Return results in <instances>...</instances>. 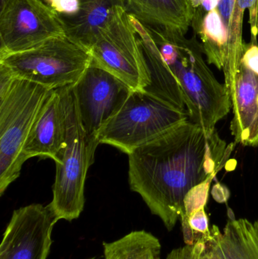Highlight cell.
Here are the masks:
<instances>
[{
    "label": "cell",
    "mask_w": 258,
    "mask_h": 259,
    "mask_svg": "<svg viewBox=\"0 0 258 259\" xmlns=\"http://www.w3.org/2000/svg\"><path fill=\"white\" fill-rule=\"evenodd\" d=\"M236 144L188 120L129 154L130 189L171 231L188 192L217 175Z\"/></svg>",
    "instance_id": "cell-1"
},
{
    "label": "cell",
    "mask_w": 258,
    "mask_h": 259,
    "mask_svg": "<svg viewBox=\"0 0 258 259\" xmlns=\"http://www.w3.org/2000/svg\"><path fill=\"white\" fill-rule=\"evenodd\" d=\"M146 28L181 88L189 121L205 131L216 129L230 113L231 100L225 83L206 63L196 36L189 39L176 30Z\"/></svg>",
    "instance_id": "cell-2"
},
{
    "label": "cell",
    "mask_w": 258,
    "mask_h": 259,
    "mask_svg": "<svg viewBox=\"0 0 258 259\" xmlns=\"http://www.w3.org/2000/svg\"><path fill=\"white\" fill-rule=\"evenodd\" d=\"M62 91L66 109V145L56 162L53 200L48 206L58 220L71 222L83 211L86 175L100 143L98 137L88 135L82 126L73 85Z\"/></svg>",
    "instance_id": "cell-3"
},
{
    "label": "cell",
    "mask_w": 258,
    "mask_h": 259,
    "mask_svg": "<svg viewBox=\"0 0 258 259\" xmlns=\"http://www.w3.org/2000/svg\"><path fill=\"white\" fill-rule=\"evenodd\" d=\"M51 90L15 78L0 96V195L19 178L27 161L24 148L36 116Z\"/></svg>",
    "instance_id": "cell-4"
},
{
    "label": "cell",
    "mask_w": 258,
    "mask_h": 259,
    "mask_svg": "<svg viewBox=\"0 0 258 259\" xmlns=\"http://www.w3.org/2000/svg\"><path fill=\"white\" fill-rule=\"evenodd\" d=\"M188 120L187 112L171 107L143 91H132L100 131L98 141L129 155Z\"/></svg>",
    "instance_id": "cell-5"
},
{
    "label": "cell",
    "mask_w": 258,
    "mask_h": 259,
    "mask_svg": "<svg viewBox=\"0 0 258 259\" xmlns=\"http://www.w3.org/2000/svg\"><path fill=\"white\" fill-rule=\"evenodd\" d=\"M91 61L90 53L66 36L51 38L27 51L0 57V63L17 78L49 90L77 83Z\"/></svg>",
    "instance_id": "cell-6"
},
{
    "label": "cell",
    "mask_w": 258,
    "mask_h": 259,
    "mask_svg": "<svg viewBox=\"0 0 258 259\" xmlns=\"http://www.w3.org/2000/svg\"><path fill=\"white\" fill-rule=\"evenodd\" d=\"M92 62L106 70L133 91H143L149 75L131 16L118 7L100 30L89 50Z\"/></svg>",
    "instance_id": "cell-7"
},
{
    "label": "cell",
    "mask_w": 258,
    "mask_h": 259,
    "mask_svg": "<svg viewBox=\"0 0 258 259\" xmlns=\"http://www.w3.org/2000/svg\"><path fill=\"white\" fill-rule=\"evenodd\" d=\"M65 36L59 15L42 0H6L0 12V57Z\"/></svg>",
    "instance_id": "cell-8"
},
{
    "label": "cell",
    "mask_w": 258,
    "mask_h": 259,
    "mask_svg": "<svg viewBox=\"0 0 258 259\" xmlns=\"http://www.w3.org/2000/svg\"><path fill=\"white\" fill-rule=\"evenodd\" d=\"M73 90L82 126L90 137H98L133 91L92 61Z\"/></svg>",
    "instance_id": "cell-9"
},
{
    "label": "cell",
    "mask_w": 258,
    "mask_h": 259,
    "mask_svg": "<svg viewBox=\"0 0 258 259\" xmlns=\"http://www.w3.org/2000/svg\"><path fill=\"white\" fill-rule=\"evenodd\" d=\"M58 222L48 205L31 204L15 210L3 234L0 259H46Z\"/></svg>",
    "instance_id": "cell-10"
},
{
    "label": "cell",
    "mask_w": 258,
    "mask_h": 259,
    "mask_svg": "<svg viewBox=\"0 0 258 259\" xmlns=\"http://www.w3.org/2000/svg\"><path fill=\"white\" fill-rule=\"evenodd\" d=\"M230 131L235 142L258 146V44H244L231 97Z\"/></svg>",
    "instance_id": "cell-11"
},
{
    "label": "cell",
    "mask_w": 258,
    "mask_h": 259,
    "mask_svg": "<svg viewBox=\"0 0 258 259\" xmlns=\"http://www.w3.org/2000/svg\"><path fill=\"white\" fill-rule=\"evenodd\" d=\"M67 117L62 88L51 90L42 104L24 148L26 159L47 157L58 162L66 145Z\"/></svg>",
    "instance_id": "cell-12"
},
{
    "label": "cell",
    "mask_w": 258,
    "mask_h": 259,
    "mask_svg": "<svg viewBox=\"0 0 258 259\" xmlns=\"http://www.w3.org/2000/svg\"><path fill=\"white\" fill-rule=\"evenodd\" d=\"M139 36L150 82L143 92L165 104L187 112L183 91L148 29L131 16Z\"/></svg>",
    "instance_id": "cell-13"
},
{
    "label": "cell",
    "mask_w": 258,
    "mask_h": 259,
    "mask_svg": "<svg viewBox=\"0 0 258 259\" xmlns=\"http://www.w3.org/2000/svg\"><path fill=\"white\" fill-rule=\"evenodd\" d=\"M118 7L126 8V0H79L73 15H58L65 36L89 52Z\"/></svg>",
    "instance_id": "cell-14"
},
{
    "label": "cell",
    "mask_w": 258,
    "mask_h": 259,
    "mask_svg": "<svg viewBox=\"0 0 258 259\" xmlns=\"http://www.w3.org/2000/svg\"><path fill=\"white\" fill-rule=\"evenodd\" d=\"M126 10L145 27L185 35L195 15L191 0H126Z\"/></svg>",
    "instance_id": "cell-15"
},
{
    "label": "cell",
    "mask_w": 258,
    "mask_h": 259,
    "mask_svg": "<svg viewBox=\"0 0 258 259\" xmlns=\"http://www.w3.org/2000/svg\"><path fill=\"white\" fill-rule=\"evenodd\" d=\"M194 36H198L207 62L225 75L228 67L229 33L218 8L204 13L195 9L191 24Z\"/></svg>",
    "instance_id": "cell-16"
},
{
    "label": "cell",
    "mask_w": 258,
    "mask_h": 259,
    "mask_svg": "<svg viewBox=\"0 0 258 259\" xmlns=\"http://www.w3.org/2000/svg\"><path fill=\"white\" fill-rule=\"evenodd\" d=\"M212 228L221 259H258V221L230 219L223 233Z\"/></svg>",
    "instance_id": "cell-17"
},
{
    "label": "cell",
    "mask_w": 258,
    "mask_h": 259,
    "mask_svg": "<svg viewBox=\"0 0 258 259\" xmlns=\"http://www.w3.org/2000/svg\"><path fill=\"white\" fill-rule=\"evenodd\" d=\"M105 259H161L157 237L143 231H132L119 240L103 243Z\"/></svg>",
    "instance_id": "cell-18"
},
{
    "label": "cell",
    "mask_w": 258,
    "mask_h": 259,
    "mask_svg": "<svg viewBox=\"0 0 258 259\" xmlns=\"http://www.w3.org/2000/svg\"><path fill=\"white\" fill-rule=\"evenodd\" d=\"M200 239L192 245L173 249L166 259H221L217 250L215 232Z\"/></svg>",
    "instance_id": "cell-19"
},
{
    "label": "cell",
    "mask_w": 258,
    "mask_h": 259,
    "mask_svg": "<svg viewBox=\"0 0 258 259\" xmlns=\"http://www.w3.org/2000/svg\"><path fill=\"white\" fill-rule=\"evenodd\" d=\"M183 240L186 245H192L203 237L210 235L209 219L204 208L192 213L187 219L180 221Z\"/></svg>",
    "instance_id": "cell-20"
},
{
    "label": "cell",
    "mask_w": 258,
    "mask_h": 259,
    "mask_svg": "<svg viewBox=\"0 0 258 259\" xmlns=\"http://www.w3.org/2000/svg\"><path fill=\"white\" fill-rule=\"evenodd\" d=\"M215 176L216 175H212L188 192L183 201V211L180 218V221L187 219L195 211L205 208L209 201L211 184Z\"/></svg>",
    "instance_id": "cell-21"
},
{
    "label": "cell",
    "mask_w": 258,
    "mask_h": 259,
    "mask_svg": "<svg viewBox=\"0 0 258 259\" xmlns=\"http://www.w3.org/2000/svg\"><path fill=\"white\" fill-rule=\"evenodd\" d=\"M59 15H73L78 8L79 0H42Z\"/></svg>",
    "instance_id": "cell-22"
},
{
    "label": "cell",
    "mask_w": 258,
    "mask_h": 259,
    "mask_svg": "<svg viewBox=\"0 0 258 259\" xmlns=\"http://www.w3.org/2000/svg\"><path fill=\"white\" fill-rule=\"evenodd\" d=\"M249 12L251 42L258 44V0H240Z\"/></svg>",
    "instance_id": "cell-23"
},
{
    "label": "cell",
    "mask_w": 258,
    "mask_h": 259,
    "mask_svg": "<svg viewBox=\"0 0 258 259\" xmlns=\"http://www.w3.org/2000/svg\"><path fill=\"white\" fill-rule=\"evenodd\" d=\"M220 0H203L202 3L196 9H199L204 13H207L213 9H217Z\"/></svg>",
    "instance_id": "cell-24"
},
{
    "label": "cell",
    "mask_w": 258,
    "mask_h": 259,
    "mask_svg": "<svg viewBox=\"0 0 258 259\" xmlns=\"http://www.w3.org/2000/svg\"><path fill=\"white\" fill-rule=\"evenodd\" d=\"M191 1H192V6H193L194 9H196L202 3L203 0H191Z\"/></svg>",
    "instance_id": "cell-25"
},
{
    "label": "cell",
    "mask_w": 258,
    "mask_h": 259,
    "mask_svg": "<svg viewBox=\"0 0 258 259\" xmlns=\"http://www.w3.org/2000/svg\"><path fill=\"white\" fill-rule=\"evenodd\" d=\"M6 0H1V6L2 5L4 4L5 3H6Z\"/></svg>",
    "instance_id": "cell-26"
},
{
    "label": "cell",
    "mask_w": 258,
    "mask_h": 259,
    "mask_svg": "<svg viewBox=\"0 0 258 259\" xmlns=\"http://www.w3.org/2000/svg\"><path fill=\"white\" fill-rule=\"evenodd\" d=\"M88 259H96V258H95V257H93V258H88Z\"/></svg>",
    "instance_id": "cell-27"
}]
</instances>
